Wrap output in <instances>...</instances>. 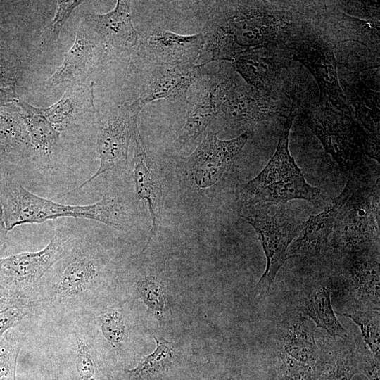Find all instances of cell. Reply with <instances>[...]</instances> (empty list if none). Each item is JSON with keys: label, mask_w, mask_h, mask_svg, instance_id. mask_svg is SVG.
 <instances>
[{"label": "cell", "mask_w": 380, "mask_h": 380, "mask_svg": "<svg viewBox=\"0 0 380 380\" xmlns=\"http://www.w3.org/2000/svg\"><path fill=\"white\" fill-rule=\"evenodd\" d=\"M110 270L101 246L76 234L38 286L42 316L56 322L82 315L105 296Z\"/></svg>", "instance_id": "6da1fadb"}, {"label": "cell", "mask_w": 380, "mask_h": 380, "mask_svg": "<svg viewBox=\"0 0 380 380\" xmlns=\"http://www.w3.org/2000/svg\"><path fill=\"white\" fill-rule=\"evenodd\" d=\"M0 204L7 230L23 224H40L60 217L86 218L120 230L132 226L126 205L116 196H105L85 205L61 204L38 196L8 177L0 182Z\"/></svg>", "instance_id": "7a4b0ae2"}, {"label": "cell", "mask_w": 380, "mask_h": 380, "mask_svg": "<svg viewBox=\"0 0 380 380\" xmlns=\"http://www.w3.org/2000/svg\"><path fill=\"white\" fill-rule=\"evenodd\" d=\"M283 30L273 16L253 10H238L227 15L215 10L201 32L205 42L199 58L203 65L218 60L234 61L245 53L275 42Z\"/></svg>", "instance_id": "3957f363"}, {"label": "cell", "mask_w": 380, "mask_h": 380, "mask_svg": "<svg viewBox=\"0 0 380 380\" xmlns=\"http://www.w3.org/2000/svg\"><path fill=\"white\" fill-rule=\"evenodd\" d=\"M295 115L289 113L280 134L277 149L264 169L242 189L244 203L284 205L303 199L314 205H324L325 194L309 184L289 150V136Z\"/></svg>", "instance_id": "277c9868"}, {"label": "cell", "mask_w": 380, "mask_h": 380, "mask_svg": "<svg viewBox=\"0 0 380 380\" xmlns=\"http://www.w3.org/2000/svg\"><path fill=\"white\" fill-rule=\"evenodd\" d=\"M52 370L61 380H112V371L80 316L53 322Z\"/></svg>", "instance_id": "5b68a950"}, {"label": "cell", "mask_w": 380, "mask_h": 380, "mask_svg": "<svg viewBox=\"0 0 380 380\" xmlns=\"http://www.w3.org/2000/svg\"><path fill=\"white\" fill-rule=\"evenodd\" d=\"M240 216L255 229L267 258L265 271L257 284L259 294L265 296L289 258V248L301 232L304 222L283 205H276L275 213L271 214L269 205L243 203Z\"/></svg>", "instance_id": "8992f818"}, {"label": "cell", "mask_w": 380, "mask_h": 380, "mask_svg": "<svg viewBox=\"0 0 380 380\" xmlns=\"http://www.w3.org/2000/svg\"><path fill=\"white\" fill-rule=\"evenodd\" d=\"M352 191L334 227L338 248L348 253H369L379 244V188L366 186L353 174Z\"/></svg>", "instance_id": "52a82bcc"}, {"label": "cell", "mask_w": 380, "mask_h": 380, "mask_svg": "<svg viewBox=\"0 0 380 380\" xmlns=\"http://www.w3.org/2000/svg\"><path fill=\"white\" fill-rule=\"evenodd\" d=\"M76 235L71 227L58 228L43 249L0 258V298L35 296L42 278Z\"/></svg>", "instance_id": "ba28073f"}, {"label": "cell", "mask_w": 380, "mask_h": 380, "mask_svg": "<svg viewBox=\"0 0 380 380\" xmlns=\"http://www.w3.org/2000/svg\"><path fill=\"white\" fill-rule=\"evenodd\" d=\"M303 117L341 170L353 173L365 154L367 140L371 134L366 133L351 114L329 108L308 111Z\"/></svg>", "instance_id": "9c48e42d"}, {"label": "cell", "mask_w": 380, "mask_h": 380, "mask_svg": "<svg viewBox=\"0 0 380 380\" xmlns=\"http://www.w3.org/2000/svg\"><path fill=\"white\" fill-rule=\"evenodd\" d=\"M141 108L134 101L118 106L98 116L97 150L100 165L96 172L83 184L61 196L82 189L101 175L128 167V151L132 139L140 136L137 118Z\"/></svg>", "instance_id": "30bf717a"}, {"label": "cell", "mask_w": 380, "mask_h": 380, "mask_svg": "<svg viewBox=\"0 0 380 380\" xmlns=\"http://www.w3.org/2000/svg\"><path fill=\"white\" fill-rule=\"evenodd\" d=\"M251 134L246 132L230 140L220 139L210 132L186 158L194 182L200 189L217 184L232 165Z\"/></svg>", "instance_id": "8fae6325"}, {"label": "cell", "mask_w": 380, "mask_h": 380, "mask_svg": "<svg viewBox=\"0 0 380 380\" xmlns=\"http://www.w3.org/2000/svg\"><path fill=\"white\" fill-rule=\"evenodd\" d=\"M104 298L80 317L96 348L109 366L108 356L111 357L113 353L118 357V352L129 340V327L124 308L115 301H106Z\"/></svg>", "instance_id": "7c38bea8"}, {"label": "cell", "mask_w": 380, "mask_h": 380, "mask_svg": "<svg viewBox=\"0 0 380 380\" xmlns=\"http://www.w3.org/2000/svg\"><path fill=\"white\" fill-rule=\"evenodd\" d=\"M194 106L176 139L179 148L192 146L220 110L232 82L221 74L203 75L198 80Z\"/></svg>", "instance_id": "4fadbf2b"}, {"label": "cell", "mask_w": 380, "mask_h": 380, "mask_svg": "<svg viewBox=\"0 0 380 380\" xmlns=\"http://www.w3.org/2000/svg\"><path fill=\"white\" fill-rule=\"evenodd\" d=\"M290 48L293 58L303 63L315 77L322 101L330 102L341 113L350 114V107L339 84L333 50L311 39L294 42Z\"/></svg>", "instance_id": "5bb4252c"}, {"label": "cell", "mask_w": 380, "mask_h": 380, "mask_svg": "<svg viewBox=\"0 0 380 380\" xmlns=\"http://www.w3.org/2000/svg\"><path fill=\"white\" fill-rule=\"evenodd\" d=\"M204 42L201 33L182 35L159 31L141 39L139 52L156 65H189L199 58Z\"/></svg>", "instance_id": "9a60e30c"}, {"label": "cell", "mask_w": 380, "mask_h": 380, "mask_svg": "<svg viewBox=\"0 0 380 380\" xmlns=\"http://www.w3.org/2000/svg\"><path fill=\"white\" fill-rule=\"evenodd\" d=\"M203 65H157L146 77L134 102L142 108L160 99H186L190 87L203 74Z\"/></svg>", "instance_id": "2e32d148"}, {"label": "cell", "mask_w": 380, "mask_h": 380, "mask_svg": "<svg viewBox=\"0 0 380 380\" xmlns=\"http://www.w3.org/2000/svg\"><path fill=\"white\" fill-rule=\"evenodd\" d=\"M353 186L352 177L338 196L329 202L319 213L304 222L303 228L288 250L289 258L295 256H316L324 251L333 232L337 215L350 196Z\"/></svg>", "instance_id": "e0dca14e"}, {"label": "cell", "mask_w": 380, "mask_h": 380, "mask_svg": "<svg viewBox=\"0 0 380 380\" xmlns=\"http://www.w3.org/2000/svg\"><path fill=\"white\" fill-rule=\"evenodd\" d=\"M99 48L91 34L83 25L80 26L70 49L56 71L44 81L47 88L63 84H82L92 73L99 62Z\"/></svg>", "instance_id": "ac0fdd59"}, {"label": "cell", "mask_w": 380, "mask_h": 380, "mask_svg": "<svg viewBox=\"0 0 380 380\" xmlns=\"http://www.w3.org/2000/svg\"><path fill=\"white\" fill-rule=\"evenodd\" d=\"M85 20L102 42L118 52L127 51L139 42V34L132 23L129 1H118L104 14H87Z\"/></svg>", "instance_id": "d6986e66"}, {"label": "cell", "mask_w": 380, "mask_h": 380, "mask_svg": "<svg viewBox=\"0 0 380 380\" xmlns=\"http://www.w3.org/2000/svg\"><path fill=\"white\" fill-rule=\"evenodd\" d=\"M133 179L139 199L145 202L151 217V229L146 247L159 229L162 217V189L156 172L149 166L141 136L134 140Z\"/></svg>", "instance_id": "ffe728a7"}, {"label": "cell", "mask_w": 380, "mask_h": 380, "mask_svg": "<svg viewBox=\"0 0 380 380\" xmlns=\"http://www.w3.org/2000/svg\"><path fill=\"white\" fill-rule=\"evenodd\" d=\"M94 89L93 83L74 85L52 106L35 109L60 132L82 114L96 112Z\"/></svg>", "instance_id": "44dd1931"}, {"label": "cell", "mask_w": 380, "mask_h": 380, "mask_svg": "<svg viewBox=\"0 0 380 380\" xmlns=\"http://www.w3.org/2000/svg\"><path fill=\"white\" fill-rule=\"evenodd\" d=\"M220 110L236 122H259L277 113L274 107L255 91L232 83L226 93Z\"/></svg>", "instance_id": "7402d4cb"}, {"label": "cell", "mask_w": 380, "mask_h": 380, "mask_svg": "<svg viewBox=\"0 0 380 380\" xmlns=\"http://www.w3.org/2000/svg\"><path fill=\"white\" fill-rule=\"evenodd\" d=\"M349 274L352 294L360 302L379 310V257H371L369 253H350Z\"/></svg>", "instance_id": "603a6c76"}, {"label": "cell", "mask_w": 380, "mask_h": 380, "mask_svg": "<svg viewBox=\"0 0 380 380\" xmlns=\"http://www.w3.org/2000/svg\"><path fill=\"white\" fill-rule=\"evenodd\" d=\"M316 329L311 319L298 315L284 335L281 351L300 362L315 367L319 360L315 336Z\"/></svg>", "instance_id": "cb8c5ba5"}, {"label": "cell", "mask_w": 380, "mask_h": 380, "mask_svg": "<svg viewBox=\"0 0 380 380\" xmlns=\"http://www.w3.org/2000/svg\"><path fill=\"white\" fill-rule=\"evenodd\" d=\"M299 310L310 317L317 327L324 329L332 337L347 338L348 332L333 310L329 287L319 286L310 291L302 300Z\"/></svg>", "instance_id": "d4e9b609"}, {"label": "cell", "mask_w": 380, "mask_h": 380, "mask_svg": "<svg viewBox=\"0 0 380 380\" xmlns=\"http://www.w3.org/2000/svg\"><path fill=\"white\" fill-rule=\"evenodd\" d=\"M15 105L29 134L33 151L50 159L58 140L60 132L48 120L37 112L34 106L18 99Z\"/></svg>", "instance_id": "484cf974"}, {"label": "cell", "mask_w": 380, "mask_h": 380, "mask_svg": "<svg viewBox=\"0 0 380 380\" xmlns=\"http://www.w3.org/2000/svg\"><path fill=\"white\" fill-rule=\"evenodd\" d=\"M42 316L35 296L0 298V340L12 328Z\"/></svg>", "instance_id": "4316f807"}, {"label": "cell", "mask_w": 380, "mask_h": 380, "mask_svg": "<svg viewBox=\"0 0 380 380\" xmlns=\"http://www.w3.org/2000/svg\"><path fill=\"white\" fill-rule=\"evenodd\" d=\"M0 109V146L8 153L27 156L33 148L27 129L18 111Z\"/></svg>", "instance_id": "83f0119b"}, {"label": "cell", "mask_w": 380, "mask_h": 380, "mask_svg": "<svg viewBox=\"0 0 380 380\" xmlns=\"http://www.w3.org/2000/svg\"><path fill=\"white\" fill-rule=\"evenodd\" d=\"M234 63L235 70L255 89L265 88L274 77V65L265 51L256 49L245 53Z\"/></svg>", "instance_id": "f1b7e54d"}, {"label": "cell", "mask_w": 380, "mask_h": 380, "mask_svg": "<svg viewBox=\"0 0 380 380\" xmlns=\"http://www.w3.org/2000/svg\"><path fill=\"white\" fill-rule=\"evenodd\" d=\"M350 96L359 125L366 133L379 135V94L362 85L352 88Z\"/></svg>", "instance_id": "f546056e"}, {"label": "cell", "mask_w": 380, "mask_h": 380, "mask_svg": "<svg viewBox=\"0 0 380 380\" xmlns=\"http://www.w3.org/2000/svg\"><path fill=\"white\" fill-rule=\"evenodd\" d=\"M26 338L23 325L6 331L0 340V380H17L18 355Z\"/></svg>", "instance_id": "4dcf8cb0"}, {"label": "cell", "mask_w": 380, "mask_h": 380, "mask_svg": "<svg viewBox=\"0 0 380 380\" xmlns=\"http://www.w3.org/2000/svg\"><path fill=\"white\" fill-rule=\"evenodd\" d=\"M139 298L158 318L166 311L167 296L163 281L154 274L136 278L133 284Z\"/></svg>", "instance_id": "1f68e13d"}, {"label": "cell", "mask_w": 380, "mask_h": 380, "mask_svg": "<svg viewBox=\"0 0 380 380\" xmlns=\"http://www.w3.org/2000/svg\"><path fill=\"white\" fill-rule=\"evenodd\" d=\"M352 319L360 329L365 343L369 348L372 354L379 359L380 357V315L376 310H355L343 313Z\"/></svg>", "instance_id": "d6a6232c"}, {"label": "cell", "mask_w": 380, "mask_h": 380, "mask_svg": "<svg viewBox=\"0 0 380 380\" xmlns=\"http://www.w3.org/2000/svg\"><path fill=\"white\" fill-rule=\"evenodd\" d=\"M359 372L357 360L355 355L346 353L337 355L324 367L319 380H351Z\"/></svg>", "instance_id": "836d02e7"}, {"label": "cell", "mask_w": 380, "mask_h": 380, "mask_svg": "<svg viewBox=\"0 0 380 380\" xmlns=\"http://www.w3.org/2000/svg\"><path fill=\"white\" fill-rule=\"evenodd\" d=\"M280 380H315L312 367L288 356L283 351L278 355Z\"/></svg>", "instance_id": "e575fe53"}, {"label": "cell", "mask_w": 380, "mask_h": 380, "mask_svg": "<svg viewBox=\"0 0 380 380\" xmlns=\"http://www.w3.org/2000/svg\"><path fill=\"white\" fill-rule=\"evenodd\" d=\"M82 2V1L77 0L57 1L56 12L51 25L49 32L45 38L44 43L54 42L58 38L63 25L71 13Z\"/></svg>", "instance_id": "d590c367"}, {"label": "cell", "mask_w": 380, "mask_h": 380, "mask_svg": "<svg viewBox=\"0 0 380 380\" xmlns=\"http://www.w3.org/2000/svg\"><path fill=\"white\" fill-rule=\"evenodd\" d=\"M18 77V65L15 58L0 44V88L15 86Z\"/></svg>", "instance_id": "8d00e7d4"}, {"label": "cell", "mask_w": 380, "mask_h": 380, "mask_svg": "<svg viewBox=\"0 0 380 380\" xmlns=\"http://www.w3.org/2000/svg\"><path fill=\"white\" fill-rule=\"evenodd\" d=\"M369 380H379V359L372 356H364L360 369Z\"/></svg>", "instance_id": "74e56055"}, {"label": "cell", "mask_w": 380, "mask_h": 380, "mask_svg": "<svg viewBox=\"0 0 380 380\" xmlns=\"http://www.w3.org/2000/svg\"><path fill=\"white\" fill-rule=\"evenodd\" d=\"M18 99L15 86L0 88V109L15 104Z\"/></svg>", "instance_id": "f35d334b"}, {"label": "cell", "mask_w": 380, "mask_h": 380, "mask_svg": "<svg viewBox=\"0 0 380 380\" xmlns=\"http://www.w3.org/2000/svg\"><path fill=\"white\" fill-rule=\"evenodd\" d=\"M8 230L6 229L4 216H3V210L1 205L0 204V256L4 252L6 248L8 243Z\"/></svg>", "instance_id": "ab89813d"}, {"label": "cell", "mask_w": 380, "mask_h": 380, "mask_svg": "<svg viewBox=\"0 0 380 380\" xmlns=\"http://www.w3.org/2000/svg\"><path fill=\"white\" fill-rule=\"evenodd\" d=\"M8 153L6 151L0 146V161L1 160L4 156H6Z\"/></svg>", "instance_id": "60d3db41"}, {"label": "cell", "mask_w": 380, "mask_h": 380, "mask_svg": "<svg viewBox=\"0 0 380 380\" xmlns=\"http://www.w3.org/2000/svg\"><path fill=\"white\" fill-rule=\"evenodd\" d=\"M216 380H229V379H227L226 378H220V379H217Z\"/></svg>", "instance_id": "b9f144b4"}]
</instances>
